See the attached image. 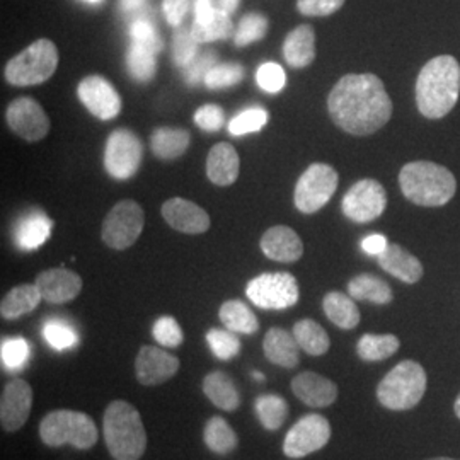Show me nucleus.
Instances as JSON below:
<instances>
[{
  "label": "nucleus",
  "mask_w": 460,
  "mask_h": 460,
  "mask_svg": "<svg viewBox=\"0 0 460 460\" xmlns=\"http://www.w3.org/2000/svg\"><path fill=\"white\" fill-rule=\"evenodd\" d=\"M294 394L311 408H328L338 399V385L315 372H302L290 384Z\"/></svg>",
  "instance_id": "20"
},
{
  "label": "nucleus",
  "mask_w": 460,
  "mask_h": 460,
  "mask_svg": "<svg viewBox=\"0 0 460 460\" xmlns=\"http://www.w3.org/2000/svg\"><path fill=\"white\" fill-rule=\"evenodd\" d=\"M268 119H270V115H268V111L263 110V108L246 110L241 115H237L230 119V135L241 137V135H246V133L260 132L264 125L268 123Z\"/></svg>",
  "instance_id": "41"
},
{
  "label": "nucleus",
  "mask_w": 460,
  "mask_h": 460,
  "mask_svg": "<svg viewBox=\"0 0 460 460\" xmlns=\"http://www.w3.org/2000/svg\"><path fill=\"white\" fill-rule=\"evenodd\" d=\"M85 2H91V4H99V2H102V0H85Z\"/></svg>",
  "instance_id": "60"
},
{
  "label": "nucleus",
  "mask_w": 460,
  "mask_h": 460,
  "mask_svg": "<svg viewBox=\"0 0 460 460\" xmlns=\"http://www.w3.org/2000/svg\"><path fill=\"white\" fill-rule=\"evenodd\" d=\"M244 79V68L239 64H222L215 66L205 77V85L208 89H224L232 87Z\"/></svg>",
  "instance_id": "42"
},
{
  "label": "nucleus",
  "mask_w": 460,
  "mask_h": 460,
  "mask_svg": "<svg viewBox=\"0 0 460 460\" xmlns=\"http://www.w3.org/2000/svg\"><path fill=\"white\" fill-rule=\"evenodd\" d=\"M203 393L212 401V404L224 411H235L241 404V395L234 380L220 370L210 372L203 378Z\"/></svg>",
  "instance_id": "26"
},
{
  "label": "nucleus",
  "mask_w": 460,
  "mask_h": 460,
  "mask_svg": "<svg viewBox=\"0 0 460 460\" xmlns=\"http://www.w3.org/2000/svg\"><path fill=\"white\" fill-rule=\"evenodd\" d=\"M261 251L273 261L296 263L304 254V244L296 230L287 226H275L264 232Z\"/></svg>",
  "instance_id": "21"
},
{
  "label": "nucleus",
  "mask_w": 460,
  "mask_h": 460,
  "mask_svg": "<svg viewBox=\"0 0 460 460\" xmlns=\"http://www.w3.org/2000/svg\"><path fill=\"white\" fill-rule=\"evenodd\" d=\"M331 438V425L321 414L302 416L285 437L283 454L288 459H302L324 448Z\"/></svg>",
  "instance_id": "12"
},
{
  "label": "nucleus",
  "mask_w": 460,
  "mask_h": 460,
  "mask_svg": "<svg viewBox=\"0 0 460 460\" xmlns=\"http://www.w3.org/2000/svg\"><path fill=\"white\" fill-rule=\"evenodd\" d=\"M146 4L147 0H119V9L123 13H135V11H140Z\"/></svg>",
  "instance_id": "55"
},
{
  "label": "nucleus",
  "mask_w": 460,
  "mask_h": 460,
  "mask_svg": "<svg viewBox=\"0 0 460 460\" xmlns=\"http://www.w3.org/2000/svg\"><path fill=\"white\" fill-rule=\"evenodd\" d=\"M268 31V19L263 14L251 13L241 19L235 33H234V43L237 47H247L254 41L263 40Z\"/></svg>",
  "instance_id": "39"
},
{
  "label": "nucleus",
  "mask_w": 460,
  "mask_h": 460,
  "mask_svg": "<svg viewBox=\"0 0 460 460\" xmlns=\"http://www.w3.org/2000/svg\"><path fill=\"white\" fill-rule=\"evenodd\" d=\"M195 123L205 132H218L226 123L224 110L217 104H205L198 108L195 113Z\"/></svg>",
  "instance_id": "51"
},
{
  "label": "nucleus",
  "mask_w": 460,
  "mask_h": 460,
  "mask_svg": "<svg viewBox=\"0 0 460 460\" xmlns=\"http://www.w3.org/2000/svg\"><path fill=\"white\" fill-rule=\"evenodd\" d=\"M5 119L11 130L26 142H38L49 135V116L34 99H14L5 111Z\"/></svg>",
  "instance_id": "14"
},
{
  "label": "nucleus",
  "mask_w": 460,
  "mask_h": 460,
  "mask_svg": "<svg viewBox=\"0 0 460 460\" xmlns=\"http://www.w3.org/2000/svg\"><path fill=\"white\" fill-rule=\"evenodd\" d=\"M203 440L207 447L218 456H227L232 450H235L239 444L234 428L220 416H214L207 421L203 429Z\"/></svg>",
  "instance_id": "35"
},
{
  "label": "nucleus",
  "mask_w": 460,
  "mask_h": 460,
  "mask_svg": "<svg viewBox=\"0 0 460 460\" xmlns=\"http://www.w3.org/2000/svg\"><path fill=\"white\" fill-rule=\"evenodd\" d=\"M298 283L290 273H263L247 283L246 296L254 305L283 311L298 302Z\"/></svg>",
  "instance_id": "10"
},
{
  "label": "nucleus",
  "mask_w": 460,
  "mask_h": 460,
  "mask_svg": "<svg viewBox=\"0 0 460 460\" xmlns=\"http://www.w3.org/2000/svg\"><path fill=\"white\" fill-rule=\"evenodd\" d=\"M58 66V49L49 40H38L5 66L7 83L19 87L49 81Z\"/></svg>",
  "instance_id": "7"
},
{
  "label": "nucleus",
  "mask_w": 460,
  "mask_h": 460,
  "mask_svg": "<svg viewBox=\"0 0 460 460\" xmlns=\"http://www.w3.org/2000/svg\"><path fill=\"white\" fill-rule=\"evenodd\" d=\"M387 207V193L376 180L355 182L343 198V214L357 224L377 220Z\"/></svg>",
  "instance_id": "13"
},
{
  "label": "nucleus",
  "mask_w": 460,
  "mask_h": 460,
  "mask_svg": "<svg viewBox=\"0 0 460 460\" xmlns=\"http://www.w3.org/2000/svg\"><path fill=\"white\" fill-rule=\"evenodd\" d=\"M191 33L195 36L198 43H212L217 40H226L230 34L234 33V24L230 21L229 14L220 11L217 7L215 16L208 22H195L191 28Z\"/></svg>",
  "instance_id": "38"
},
{
  "label": "nucleus",
  "mask_w": 460,
  "mask_h": 460,
  "mask_svg": "<svg viewBox=\"0 0 460 460\" xmlns=\"http://www.w3.org/2000/svg\"><path fill=\"white\" fill-rule=\"evenodd\" d=\"M207 341L212 348L215 357L220 360H230L237 357L241 351L239 338L229 329H210L207 332Z\"/></svg>",
  "instance_id": "40"
},
{
  "label": "nucleus",
  "mask_w": 460,
  "mask_h": 460,
  "mask_svg": "<svg viewBox=\"0 0 460 460\" xmlns=\"http://www.w3.org/2000/svg\"><path fill=\"white\" fill-rule=\"evenodd\" d=\"M161 214L167 226L182 234H203L210 229V217L197 203L184 198H171L163 205Z\"/></svg>",
  "instance_id": "18"
},
{
  "label": "nucleus",
  "mask_w": 460,
  "mask_h": 460,
  "mask_svg": "<svg viewBox=\"0 0 460 460\" xmlns=\"http://www.w3.org/2000/svg\"><path fill=\"white\" fill-rule=\"evenodd\" d=\"M387 246H389L387 239H385L384 235H380V234H372V235L365 237L362 241L363 251H365L367 254H370V256L382 254Z\"/></svg>",
  "instance_id": "53"
},
{
  "label": "nucleus",
  "mask_w": 460,
  "mask_h": 460,
  "mask_svg": "<svg viewBox=\"0 0 460 460\" xmlns=\"http://www.w3.org/2000/svg\"><path fill=\"white\" fill-rule=\"evenodd\" d=\"M345 0H296L300 14L311 17L331 16L343 7Z\"/></svg>",
  "instance_id": "50"
},
{
  "label": "nucleus",
  "mask_w": 460,
  "mask_h": 460,
  "mask_svg": "<svg viewBox=\"0 0 460 460\" xmlns=\"http://www.w3.org/2000/svg\"><path fill=\"white\" fill-rule=\"evenodd\" d=\"M256 81H258V85L266 93L277 94L285 87L287 77H285V70L279 64L268 62V64H263L258 68Z\"/></svg>",
  "instance_id": "48"
},
{
  "label": "nucleus",
  "mask_w": 460,
  "mask_h": 460,
  "mask_svg": "<svg viewBox=\"0 0 460 460\" xmlns=\"http://www.w3.org/2000/svg\"><path fill=\"white\" fill-rule=\"evenodd\" d=\"M338 188V172L334 167L323 163L309 165L296 181L294 201L302 214L319 212Z\"/></svg>",
  "instance_id": "9"
},
{
  "label": "nucleus",
  "mask_w": 460,
  "mask_h": 460,
  "mask_svg": "<svg viewBox=\"0 0 460 460\" xmlns=\"http://www.w3.org/2000/svg\"><path fill=\"white\" fill-rule=\"evenodd\" d=\"M348 294L357 300H368L377 305H387L393 302V288L387 281L370 273H362L348 283Z\"/></svg>",
  "instance_id": "29"
},
{
  "label": "nucleus",
  "mask_w": 460,
  "mask_h": 460,
  "mask_svg": "<svg viewBox=\"0 0 460 460\" xmlns=\"http://www.w3.org/2000/svg\"><path fill=\"white\" fill-rule=\"evenodd\" d=\"M33 408V389L24 378H13L5 384L0 397L2 429L14 433L26 425Z\"/></svg>",
  "instance_id": "15"
},
{
  "label": "nucleus",
  "mask_w": 460,
  "mask_h": 460,
  "mask_svg": "<svg viewBox=\"0 0 460 460\" xmlns=\"http://www.w3.org/2000/svg\"><path fill=\"white\" fill-rule=\"evenodd\" d=\"M41 300H43V296L40 294V288L36 287V283L34 285H30V283L19 285L2 298L0 315L7 321H14L21 315H26L34 311Z\"/></svg>",
  "instance_id": "27"
},
{
  "label": "nucleus",
  "mask_w": 460,
  "mask_h": 460,
  "mask_svg": "<svg viewBox=\"0 0 460 460\" xmlns=\"http://www.w3.org/2000/svg\"><path fill=\"white\" fill-rule=\"evenodd\" d=\"M127 66L128 72L135 81L148 83L154 79L157 64H155V53L150 49L132 43L127 53Z\"/></svg>",
  "instance_id": "37"
},
{
  "label": "nucleus",
  "mask_w": 460,
  "mask_h": 460,
  "mask_svg": "<svg viewBox=\"0 0 460 460\" xmlns=\"http://www.w3.org/2000/svg\"><path fill=\"white\" fill-rule=\"evenodd\" d=\"M239 2H241V0H218V9L224 11L226 14H229L230 16V14L237 9Z\"/></svg>",
  "instance_id": "56"
},
{
  "label": "nucleus",
  "mask_w": 460,
  "mask_h": 460,
  "mask_svg": "<svg viewBox=\"0 0 460 460\" xmlns=\"http://www.w3.org/2000/svg\"><path fill=\"white\" fill-rule=\"evenodd\" d=\"M53 222L41 212H34L24 217L17 227V244L24 251H34L47 243L51 234Z\"/></svg>",
  "instance_id": "31"
},
{
  "label": "nucleus",
  "mask_w": 460,
  "mask_h": 460,
  "mask_svg": "<svg viewBox=\"0 0 460 460\" xmlns=\"http://www.w3.org/2000/svg\"><path fill=\"white\" fill-rule=\"evenodd\" d=\"M402 195L420 207L447 205L457 190L456 176L444 167L429 161H416L404 165L399 172Z\"/></svg>",
  "instance_id": "4"
},
{
  "label": "nucleus",
  "mask_w": 460,
  "mask_h": 460,
  "mask_svg": "<svg viewBox=\"0 0 460 460\" xmlns=\"http://www.w3.org/2000/svg\"><path fill=\"white\" fill-rule=\"evenodd\" d=\"M198 57V41L191 31L178 30L172 40V58L176 66L184 68Z\"/></svg>",
  "instance_id": "43"
},
{
  "label": "nucleus",
  "mask_w": 460,
  "mask_h": 460,
  "mask_svg": "<svg viewBox=\"0 0 460 460\" xmlns=\"http://www.w3.org/2000/svg\"><path fill=\"white\" fill-rule=\"evenodd\" d=\"M130 36H132V43L142 45L150 51H154L155 55L164 47L163 38L147 19H135L130 26Z\"/></svg>",
  "instance_id": "44"
},
{
  "label": "nucleus",
  "mask_w": 460,
  "mask_h": 460,
  "mask_svg": "<svg viewBox=\"0 0 460 460\" xmlns=\"http://www.w3.org/2000/svg\"><path fill=\"white\" fill-rule=\"evenodd\" d=\"M30 357V345L22 338H11L4 340L0 348V358L5 368L16 370L21 368Z\"/></svg>",
  "instance_id": "45"
},
{
  "label": "nucleus",
  "mask_w": 460,
  "mask_h": 460,
  "mask_svg": "<svg viewBox=\"0 0 460 460\" xmlns=\"http://www.w3.org/2000/svg\"><path fill=\"white\" fill-rule=\"evenodd\" d=\"M180 370V358L157 346H142L137 360L135 374L142 385H159L174 377Z\"/></svg>",
  "instance_id": "17"
},
{
  "label": "nucleus",
  "mask_w": 460,
  "mask_h": 460,
  "mask_svg": "<svg viewBox=\"0 0 460 460\" xmlns=\"http://www.w3.org/2000/svg\"><path fill=\"white\" fill-rule=\"evenodd\" d=\"M217 13V7H214L212 0H197L195 2V14H197V21L195 22H208Z\"/></svg>",
  "instance_id": "54"
},
{
  "label": "nucleus",
  "mask_w": 460,
  "mask_h": 460,
  "mask_svg": "<svg viewBox=\"0 0 460 460\" xmlns=\"http://www.w3.org/2000/svg\"><path fill=\"white\" fill-rule=\"evenodd\" d=\"M283 57L294 68L309 66L315 58V33L311 24H300L287 34L283 43Z\"/></svg>",
  "instance_id": "25"
},
{
  "label": "nucleus",
  "mask_w": 460,
  "mask_h": 460,
  "mask_svg": "<svg viewBox=\"0 0 460 460\" xmlns=\"http://www.w3.org/2000/svg\"><path fill=\"white\" fill-rule=\"evenodd\" d=\"M144 148L135 133L119 128L110 135L104 148V167L115 180H130L142 164Z\"/></svg>",
  "instance_id": "11"
},
{
  "label": "nucleus",
  "mask_w": 460,
  "mask_h": 460,
  "mask_svg": "<svg viewBox=\"0 0 460 460\" xmlns=\"http://www.w3.org/2000/svg\"><path fill=\"white\" fill-rule=\"evenodd\" d=\"M190 133L181 128H155L150 137V147L152 152L165 159H178L190 147Z\"/></svg>",
  "instance_id": "30"
},
{
  "label": "nucleus",
  "mask_w": 460,
  "mask_h": 460,
  "mask_svg": "<svg viewBox=\"0 0 460 460\" xmlns=\"http://www.w3.org/2000/svg\"><path fill=\"white\" fill-rule=\"evenodd\" d=\"M427 372L420 363H397L378 384V402L391 411L412 410L427 393Z\"/></svg>",
  "instance_id": "5"
},
{
  "label": "nucleus",
  "mask_w": 460,
  "mask_h": 460,
  "mask_svg": "<svg viewBox=\"0 0 460 460\" xmlns=\"http://www.w3.org/2000/svg\"><path fill=\"white\" fill-rule=\"evenodd\" d=\"M428 460H459V459H450V457H435V459H428Z\"/></svg>",
  "instance_id": "59"
},
{
  "label": "nucleus",
  "mask_w": 460,
  "mask_h": 460,
  "mask_svg": "<svg viewBox=\"0 0 460 460\" xmlns=\"http://www.w3.org/2000/svg\"><path fill=\"white\" fill-rule=\"evenodd\" d=\"M454 412H456V416L460 420V394L457 395V399L454 402Z\"/></svg>",
  "instance_id": "57"
},
{
  "label": "nucleus",
  "mask_w": 460,
  "mask_h": 460,
  "mask_svg": "<svg viewBox=\"0 0 460 460\" xmlns=\"http://www.w3.org/2000/svg\"><path fill=\"white\" fill-rule=\"evenodd\" d=\"M399 346V338L394 334H363L357 353L363 362H382L391 358Z\"/></svg>",
  "instance_id": "34"
},
{
  "label": "nucleus",
  "mask_w": 460,
  "mask_h": 460,
  "mask_svg": "<svg viewBox=\"0 0 460 460\" xmlns=\"http://www.w3.org/2000/svg\"><path fill=\"white\" fill-rule=\"evenodd\" d=\"M460 96L459 62L442 55L421 68L416 81V102L421 115L438 119L448 115Z\"/></svg>",
  "instance_id": "2"
},
{
  "label": "nucleus",
  "mask_w": 460,
  "mask_h": 460,
  "mask_svg": "<svg viewBox=\"0 0 460 460\" xmlns=\"http://www.w3.org/2000/svg\"><path fill=\"white\" fill-rule=\"evenodd\" d=\"M104 442L115 460H138L147 448V433L138 410L127 401H113L102 420Z\"/></svg>",
  "instance_id": "3"
},
{
  "label": "nucleus",
  "mask_w": 460,
  "mask_h": 460,
  "mask_svg": "<svg viewBox=\"0 0 460 460\" xmlns=\"http://www.w3.org/2000/svg\"><path fill=\"white\" fill-rule=\"evenodd\" d=\"M154 340L165 348H178L184 340L182 329L178 321L171 315L159 317L154 324Z\"/></svg>",
  "instance_id": "46"
},
{
  "label": "nucleus",
  "mask_w": 460,
  "mask_h": 460,
  "mask_svg": "<svg viewBox=\"0 0 460 460\" xmlns=\"http://www.w3.org/2000/svg\"><path fill=\"white\" fill-rule=\"evenodd\" d=\"M188 7H190V0H164L163 2L165 19L174 28H178L181 24L182 19L188 13Z\"/></svg>",
  "instance_id": "52"
},
{
  "label": "nucleus",
  "mask_w": 460,
  "mask_h": 460,
  "mask_svg": "<svg viewBox=\"0 0 460 460\" xmlns=\"http://www.w3.org/2000/svg\"><path fill=\"white\" fill-rule=\"evenodd\" d=\"M377 260L384 271L408 285L418 283L423 277L421 261L399 244H389L382 254H378Z\"/></svg>",
  "instance_id": "22"
},
{
  "label": "nucleus",
  "mask_w": 460,
  "mask_h": 460,
  "mask_svg": "<svg viewBox=\"0 0 460 460\" xmlns=\"http://www.w3.org/2000/svg\"><path fill=\"white\" fill-rule=\"evenodd\" d=\"M256 412H258L261 425L270 431H275L283 427L285 420L288 418V404L279 395H261L256 401Z\"/></svg>",
  "instance_id": "36"
},
{
  "label": "nucleus",
  "mask_w": 460,
  "mask_h": 460,
  "mask_svg": "<svg viewBox=\"0 0 460 460\" xmlns=\"http://www.w3.org/2000/svg\"><path fill=\"white\" fill-rule=\"evenodd\" d=\"M217 66V55L208 51V53H203V55H198L197 58L190 64V66H184L182 72H184V81L190 84V85H197L201 83V79L205 81L207 74Z\"/></svg>",
  "instance_id": "49"
},
{
  "label": "nucleus",
  "mask_w": 460,
  "mask_h": 460,
  "mask_svg": "<svg viewBox=\"0 0 460 460\" xmlns=\"http://www.w3.org/2000/svg\"><path fill=\"white\" fill-rule=\"evenodd\" d=\"M241 159L237 150L227 142L212 147L207 157V176L217 186H230L239 178Z\"/></svg>",
  "instance_id": "23"
},
{
  "label": "nucleus",
  "mask_w": 460,
  "mask_h": 460,
  "mask_svg": "<svg viewBox=\"0 0 460 460\" xmlns=\"http://www.w3.org/2000/svg\"><path fill=\"white\" fill-rule=\"evenodd\" d=\"M218 315L222 324L237 334H254L260 329L258 317L241 300H227L222 304Z\"/></svg>",
  "instance_id": "33"
},
{
  "label": "nucleus",
  "mask_w": 460,
  "mask_h": 460,
  "mask_svg": "<svg viewBox=\"0 0 460 460\" xmlns=\"http://www.w3.org/2000/svg\"><path fill=\"white\" fill-rule=\"evenodd\" d=\"M45 340L55 349H68L77 345V332L64 323H49L43 329Z\"/></svg>",
  "instance_id": "47"
},
{
  "label": "nucleus",
  "mask_w": 460,
  "mask_h": 460,
  "mask_svg": "<svg viewBox=\"0 0 460 460\" xmlns=\"http://www.w3.org/2000/svg\"><path fill=\"white\" fill-rule=\"evenodd\" d=\"M264 357L275 365L294 368L300 362V346L296 336L281 328H271L263 340Z\"/></svg>",
  "instance_id": "24"
},
{
  "label": "nucleus",
  "mask_w": 460,
  "mask_h": 460,
  "mask_svg": "<svg viewBox=\"0 0 460 460\" xmlns=\"http://www.w3.org/2000/svg\"><path fill=\"white\" fill-rule=\"evenodd\" d=\"M252 376H254V377H256V380H260V382H261V380H264V376H263V374H261V372H254V374H252Z\"/></svg>",
  "instance_id": "58"
},
{
  "label": "nucleus",
  "mask_w": 460,
  "mask_h": 460,
  "mask_svg": "<svg viewBox=\"0 0 460 460\" xmlns=\"http://www.w3.org/2000/svg\"><path fill=\"white\" fill-rule=\"evenodd\" d=\"M296 343L300 346L302 351H305L307 355L313 357H321L328 353L331 340L326 329L321 324H317L313 319H302L296 323L294 332Z\"/></svg>",
  "instance_id": "32"
},
{
  "label": "nucleus",
  "mask_w": 460,
  "mask_h": 460,
  "mask_svg": "<svg viewBox=\"0 0 460 460\" xmlns=\"http://www.w3.org/2000/svg\"><path fill=\"white\" fill-rule=\"evenodd\" d=\"M331 119L346 133L372 135L393 116V101L374 74H348L328 98Z\"/></svg>",
  "instance_id": "1"
},
{
  "label": "nucleus",
  "mask_w": 460,
  "mask_h": 460,
  "mask_svg": "<svg viewBox=\"0 0 460 460\" xmlns=\"http://www.w3.org/2000/svg\"><path fill=\"white\" fill-rule=\"evenodd\" d=\"M146 224L142 207L133 199L118 201L111 212L106 215L101 229V239L104 244L116 251L128 249L137 243Z\"/></svg>",
  "instance_id": "8"
},
{
  "label": "nucleus",
  "mask_w": 460,
  "mask_h": 460,
  "mask_svg": "<svg viewBox=\"0 0 460 460\" xmlns=\"http://www.w3.org/2000/svg\"><path fill=\"white\" fill-rule=\"evenodd\" d=\"M77 96L84 106L99 119H113L121 111L119 94L101 75H89L83 79L77 87Z\"/></svg>",
  "instance_id": "16"
},
{
  "label": "nucleus",
  "mask_w": 460,
  "mask_h": 460,
  "mask_svg": "<svg viewBox=\"0 0 460 460\" xmlns=\"http://www.w3.org/2000/svg\"><path fill=\"white\" fill-rule=\"evenodd\" d=\"M34 283L49 304H66L83 290V279L66 268L47 270L38 275Z\"/></svg>",
  "instance_id": "19"
},
{
  "label": "nucleus",
  "mask_w": 460,
  "mask_h": 460,
  "mask_svg": "<svg viewBox=\"0 0 460 460\" xmlns=\"http://www.w3.org/2000/svg\"><path fill=\"white\" fill-rule=\"evenodd\" d=\"M323 309L329 321L341 329H355L360 324V311L353 296L341 292H329L323 300Z\"/></svg>",
  "instance_id": "28"
},
{
  "label": "nucleus",
  "mask_w": 460,
  "mask_h": 460,
  "mask_svg": "<svg viewBox=\"0 0 460 460\" xmlns=\"http://www.w3.org/2000/svg\"><path fill=\"white\" fill-rule=\"evenodd\" d=\"M40 437L47 447L68 444L79 450H89L98 442L99 431L89 414L74 410H57L41 420Z\"/></svg>",
  "instance_id": "6"
}]
</instances>
